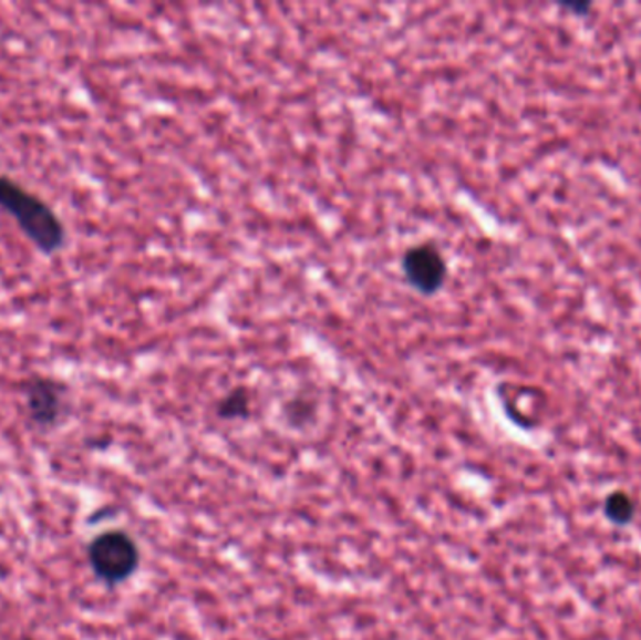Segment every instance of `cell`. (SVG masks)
Instances as JSON below:
<instances>
[{
    "label": "cell",
    "mask_w": 641,
    "mask_h": 640,
    "mask_svg": "<svg viewBox=\"0 0 641 640\" xmlns=\"http://www.w3.org/2000/svg\"><path fill=\"white\" fill-rule=\"evenodd\" d=\"M0 209L12 216L21 234L45 256L61 252L66 245L61 216L42 197L7 175H0Z\"/></svg>",
    "instance_id": "cell-1"
},
{
    "label": "cell",
    "mask_w": 641,
    "mask_h": 640,
    "mask_svg": "<svg viewBox=\"0 0 641 640\" xmlns=\"http://www.w3.org/2000/svg\"><path fill=\"white\" fill-rule=\"evenodd\" d=\"M89 564L105 585H123L137 571L139 548L126 531L110 529L89 545Z\"/></svg>",
    "instance_id": "cell-2"
},
{
    "label": "cell",
    "mask_w": 641,
    "mask_h": 640,
    "mask_svg": "<svg viewBox=\"0 0 641 640\" xmlns=\"http://www.w3.org/2000/svg\"><path fill=\"white\" fill-rule=\"evenodd\" d=\"M27 415L40 431H50L61 423L68 407V388L55 378L32 376L23 385Z\"/></svg>",
    "instance_id": "cell-3"
},
{
    "label": "cell",
    "mask_w": 641,
    "mask_h": 640,
    "mask_svg": "<svg viewBox=\"0 0 641 640\" xmlns=\"http://www.w3.org/2000/svg\"><path fill=\"white\" fill-rule=\"evenodd\" d=\"M403 275L407 278L413 290L422 296H434L443 288L448 267L440 248L430 242H421L411 247L402 261Z\"/></svg>",
    "instance_id": "cell-4"
},
{
    "label": "cell",
    "mask_w": 641,
    "mask_h": 640,
    "mask_svg": "<svg viewBox=\"0 0 641 640\" xmlns=\"http://www.w3.org/2000/svg\"><path fill=\"white\" fill-rule=\"evenodd\" d=\"M604 515L616 526H629L635 517V502L624 491H616L604 499Z\"/></svg>",
    "instance_id": "cell-5"
},
{
    "label": "cell",
    "mask_w": 641,
    "mask_h": 640,
    "mask_svg": "<svg viewBox=\"0 0 641 640\" xmlns=\"http://www.w3.org/2000/svg\"><path fill=\"white\" fill-rule=\"evenodd\" d=\"M220 415L226 419L246 417L250 412V399L245 391H235L227 394L226 399L220 402Z\"/></svg>",
    "instance_id": "cell-6"
},
{
    "label": "cell",
    "mask_w": 641,
    "mask_h": 640,
    "mask_svg": "<svg viewBox=\"0 0 641 640\" xmlns=\"http://www.w3.org/2000/svg\"><path fill=\"white\" fill-rule=\"evenodd\" d=\"M562 8H567V10H576L578 13H586L587 10L591 8V4H572V2H570V4H562Z\"/></svg>",
    "instance_id": "cell-7"
}]
</instances>
